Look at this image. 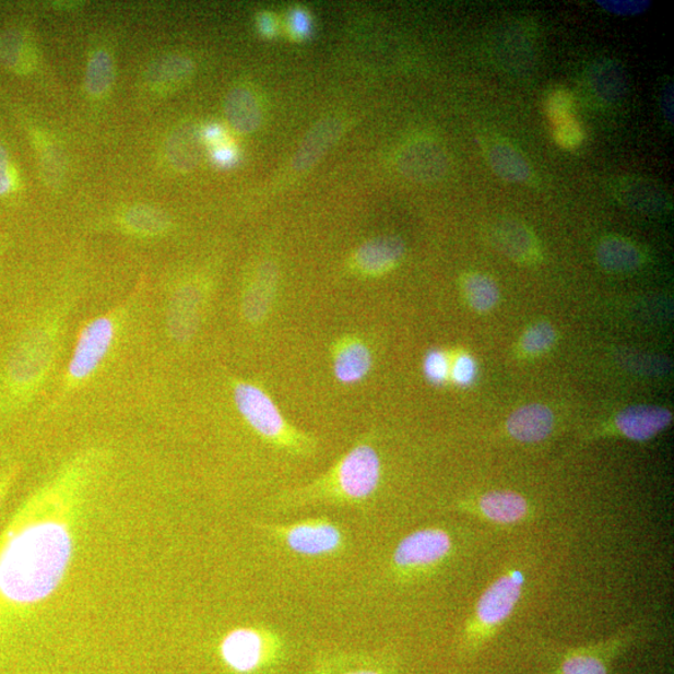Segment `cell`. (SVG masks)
<instances>
[{
	"label": "cell",
	"instance_id": "obj_30",
	"mask_svg": "<svg viewBox=\"0 0 674 674\" xmlns=\"http://www.w3.org/2000/svg\"><path fill=\"white\" fill-rule=\"evenodd\" d=\"M462 286L469 305L477 312L492 311L500 300L497 284L484 274L468 275L463 279Z\"/></svg>",
	"mask_w": 674,
	"mask_h": 674
},
{
	"label": "cell",
	"instance_id": "obj_36",
	"mask_svg": "<svg viewBox=\"0 0 674 674\" xmlns=\"http://www.w3.org/2000/svg\"><path fill=\"white\" fill-rule=\"evenodd\" d=\"M477 378L475 358L468 354L454 357L451 363L450 379L461 388H469Z\"/></svg>",
	"mask_w": 674,
	"mask_h": 674
},
{
	"label": "cell",
	"instance_id": "obj_16",
	"mask_svg": "<svg viewBox=\"0 0 674 674\" xmlns=\"http://www.w3.org/2000/svg\"><path fill=\"white\" fill-rule=\"evenodd\" d=\"M221 654L227 667L239 673H250L265 658L264 637L253 628L233 629L221 643Z\"/></svg>",
	"mask_w": 674,
	"mask_h": 674
},
{
	"label": "cell",
	"instance_id": "obj_34",
	"mask_svg": "<svg viewBox=\"0 0 674 674\" xmlns=\"http://www.w3.org/2000/svg\"><path fill=\"white\" fill-rule=\"evenodd\" d=\"M584 137L580 122L576 121L572 117L555 125L554 138L556 143L558 146L566 149V151L579 149L584 142Z\"/></svg>",
	"mask_w": 674,
	"mask_h": 674
},
{
	"label": "cell",
	"instance_id": "obj_26",
	"mask_svg": "<svg viewBox=\"0 0 674 674\" xmlns=\"http://www.w3.org/2000/svg\"><path fill=\"white\" fill-rule=\"evenodd\" d=\"M120 224L131 234L155 238L170 230L172 218L164 210L151 205H135L121 215Z\"/></svg>",
	"mask_w": 674,
	"mask_h": 674
},
{
	"label": "cell",
	"instance_id": "obj_19",
	"mask_svg": "<svg viewBox=\"0 0 674 674\" xmlns=\"http://www.w3.org/2000/svg\"><path fill=\"white\" fill-rule=\"evenodd\" d=\"M373 367V354L369 346L357 338L340 340L332 354V369L338 381L345 385L360 382L369 375Z\"/></svg>",
	"mask_w": 674,
	"mask_h": 674
},
{
	"label": "cell",
	"instance_id": "obj_21",
	"mask_svg": "<svg viewBox=\"0 0 674 674\" xmlns=\"http://www.w3.org/2000/svg\"><path fill=\"white\" fill-rule=\"evenodd\" d=\"M204 144L199 127L194 122H186L175 129L166 142V157L174 169L192 172L203 157Z\"/></svg>",
	"mask_w": 674,
	"mask_h": 674
},
{
	"label": "cell",
	"instance_id": "obj_25",
	"mask_svg": "<svg viewBox=\"0 0 674 674\" xmlns=\"http://www.w3.org/2000/svg\"><path fill=\"white\" fill-rule=\"evenodd\" d=\"M489 166L507 182H524L531 178L532 170L524 156L505 140H495L486 149Z\"/></svg>",
	"mask_w": 674,
	"mask_h": 674
},
{
	"label": "cell",
	"instance_id": "obj_5",
	"mask_svg": "<svg viewBox=\"0 0 674 674\" xmlns=\"http://www.w3.org/2000/svg\"><path fill=\"white\" fill-rule=\"evenodd\" d=\"M527 584L521 568H509L481 594L463 632V649L469 653L483 649L500 631L518 607Z\"/></svg>",
	"mask_w": 674,
	"mask_h": 674
},
{
	"label": "cell",
	"instance_id": "obj_3",
	"mask_svg": "<svg viewBox=\"0 0 674 674\" xmlns=\"http://www.w3.org/2000/svg\"><path fill=\"white\" fill-rule=\"evenodd\" d=\"M129 309L128 300L114 306L111 310L87 321L79 331L57 401L72 395L99 371L117 343Z\"/></svg>",
	"mask_w": 674,
	"mask_h": 674
},
{
	"label": "cell",
	"instance_id": "obj_35",
	"mask_svg": "<svg viewBox=\"0 0 674 674\" xmlns=\"http://www.w3.org/2000/svg\"><path fill=\"white\" fill-rule=\"evenodd\" d=\"M574 96L566 90H556L551 92L546 99V111L551 120L556 122L566 120L572 117Z\"/></svg>",
	"mask_w": 674,
	"mask_h": 674
},
{
	"label": "cell",
	"instance_id": "obj_10",
	"mask_svg": "<svg viewBox=\"0 0 674 674\" xmlns=\"http://www.w3.org/2000/svg\"><path fill=\"white\" fill-rule=\"evenodd\" d=\"M274 530L288 549L303 556L332 555L344 544L343 532L329 520H306Z\"/></svg>",
	"mask_w": 674,
	"mask_h": 674
},
{
	"label": "cell",
	"instance_id": "obj_29",
	"mask_svg": "<svg viewBox=\"0 0 674 674\" xmlns=\"http://www.w3.org/2000/svg\"><path fill=\"white\" fill-rule=\"evenodd\" d=\"M35 63L34 51L23 33L5 31L0 33V64L16 73H26Z\"/></svg>",
	"mask_w": 674,
	"mask_h": 674
},
{
	"label": "cell",
	"instance_id": "obj_11",
	"mask_svg": "<svg viewBox=\"0 0 674 674\" xmlns=\"http://www.w3.org/2000/svg\"><path fill=\"white\" fill-rule=\"evenodd\" d=\"M397 165L405 178L416 182L441 180L450 168L445 149L433 140H416L401 149Z\"/></svg>",
	"mask_w": 674,
	"mask_h": 674
},
{
	"label": "cell",
	"instance_id": "obj_33",
	"mask_svg": "<svg viewBox=\"0 0 674 674\" xmlns=\"http://www.w3.org/2000/svg\"><path fill=\"white\" fill-rule=\"evenodd\" d=\"M450 356L442 350H431L425 356L424 374L428 382L436 385V387H442L450 379Z\"/></svg>",
	"mask_w": 674,
	"mask_h": 674
},
{
	"label": "cell",
	"instance_id": "obj_15",
	"mask_svg": "<svg viewBox=\"0 0 674 674\" xmlns=\"http://www.w3.org/2000/svg\"><path fill=\"white\" fill-rule=\"evenodd\" d=\"M673 422L669 409L650 405L627 407L616 416L615 426L620 436L635 442H646L667 430Z\"/></svg>",
	"mask_w": 674,
	"mask_h": 674
},
{
	"label": "cell",
	"instance_id": "obj_20",
	"mask_svg": "<svg viewBox=\"0 0 674 674\" xmlns=\"http://www.w3.org/2000/svg\"><path fill=\"white\" fill-rule=\"evenodd\" d=\"M555 427V415L545 405L520 407L507 419L506 430L516 441L536 444L547 439Z\"/></svg>",
	"mask_w": 674,
	"mask_h": 674
},
{
	"label": "cell",
	"instance_id": "obj_1",
	"mask_svg": "<svg viewBox=\"0 0 674 674\" xmlns=\"http://www.w3.org/2000/svg\"><path fill=\"white\" fill-rule=\"evenodd\" d=\"M83 452L25 498L0 533V647L52 596L74 547V518L99 466Z\"/></svg>",
	"mask_w": 674,
	"mask_h": 674
},
{
	"label": "cell",
	"instance_id": "obj_44",
	"mask_svg": "<svg viewBox=\"0 0 674 674\" xmlns=\"http://www.w3.org/2000/svg\"><path fill=\"white\" fill-rule=\"evenodd\" d=\"M661 109L663 113L664 119H666L670 125H673V85L667 84L663 87L661 95Z\"/></svg>",
	"mask_w": 674,
	"mask_h": 674
},
{
	"label": "cell",
	"instance_id": "obj_23",
	"mask_svg": "<svg viewBox=\"0 0 674 674\" xmlns=\"http://www.w3.org/2000/svg\"><path fill=\"white\" fill-rule=\"evenodd\" d=\"M599 265L608 273H631L642 265L643 256L631 240L623 236L603 239L596 252Z\"/></svg>",
	"mask_w": 674,
	"mask_h": 674
},
{
	"label": "cell",
	"instance_id": "obj_32",
	"mask_svg": "<svg viewBox=\"0 0 674 674\" xmlns=\"http://www.w3.org/2000/svg\"><path fill=\"white\" fill-rule=\"evenodd\" d=\"M556 341V331L547 322H539L524 332L521 347L524 354L537 356L548 352Z\"/></svg>",
	"mask_w": 674,
	"mask_h": 674
},
{
	"label": "cell",
	"instance_id": "obj_6",
	"mask_svg": "<svg viewBox=\"0 0 674 674\" xmlns=\"http://www.w3.org/2000/svg\"><path fill=\"white\" fill-rule=\"evenodd\" d=\"M233 399L245 422L262 439L283 449L299 451L309 448V440L286 423L273 399L258 385L235 381Z\"/></svg>",
	"mask_w": 674,
	"mask_h": 674
},
{
	"label": "cell",
	"instance_id": "obj_12",
	"mask_svg": "<svg viewBox=\"0 0 674 674\" xmlns=\"http://www.w3.org/2000/svg\"><path fill=\"white\" fill-rule=\"evenodd\" d=\"M462 510L498 527H515L527 522L532 511L528 498L511 489H495L481 495L474 504L462 506Z\"/></svg>",
	"mask_w": 674,
	"mask_h": 674
},
{
	"label": "cell",
	"instance_id": "obj_39",
	"mask_svg": "<svg viewBox=\"0 0 674 674\" xmlns=\"http://www.w3.org/2000/svg\"><path fill=\"white\" fill-rule=\"evenodd\" d=\"M598 4L606 12L620 16L642 14L651 7L650 2L642 0H600Z\"/></svg>",
	"mask_w": 674,
	"mask_h": 674
},
{
	"label": "cell",
	"instance_id": "obj_17",
	"mask_svg": "<svg viewBox=\"0 0 674 674\" xmlns=\"http://www.w3.org/2000/svg\"><path fill=\"white\" fill-rule=\"evenodd\" d=\"M405 256V244L397 236H380L366 241L352 259L358 274L381 276L395 269Z\"/></svg>",
	"mask_w": 674,
	"mask_h": 674
},
{
	"label": "cell",
	"instance_id": "obj_40",
	"mask_svg": "<svg viewBox=\"0 0 674 674\" xmlns=\"http://www.w3.org/2000/svg\"><path fill=\"white\" fill-rule=\"evenodd\" d=\"M13 189L11 162L7 147L0 143V197H5Z\"/></svg>",
	"mask_w": 674,
	"mask_h": 674
},
{
	"label": "cell",
	"instance_id": "obj_14",
	"mask_svg": "<svg viewBox=\"0 0 674 674\" xmlns=\"http://www.w3.org/2000/svg\"><path fill=\"white\" fill-rule=\"evenodd\" d=\"M279 270L274 262L264 261L253 271L244 287L241 312L250 326L264 322L277 291Z\"/></svg>",
	"mask_w": 674,
	"mask_h": 674
},
{
	"label": "cell",
	"instance_id": "obj_28",
	"mask_svg": "<svg viewBox=\"0 0 674 674\" xmlns=\"http://www.w3.org/2000/svg\"><path fill=\"white\" fill-rule=\"evenodd\" d=\"M194 73V63L188 57L168 56L157 59L149 67L146 72L147 82L157 90H175L187 83Z\"/></svg>",
	"mask_w": 674,
	"mask_h": 674
},
{
	"label": "cell",
	"instance_id": "obj_8",
	"mask_svg": "<svg viewBox=\"0 0 674 674\" xmlns=\"http://www.w3.org/2000/svg\"><path fill=\"white\" fill-rule=\"evenodd\" d=\"M209 285L203 279L186 280L175 286L166 304V331L175 344L186 345L197 335L205 310Z\"/></svg>",
	"mask_w": 674,
	"mask_h": 674
},
{
	"label": "cell",
	"instance_id": "obj_13",
	"mask_svg": "<svg viewBox=\"0 0 674 674\" xmlns=\"http://www.w3.org/2000/svg\"><path fill=\"white\" fill-rule=\"evenodd\" d=\"M611 192L620 204L647 214H660L671 209L672 201L669 191L660 182L627 175L611 184Z\"/></svg>",
	"mask_w": 674,
	"mask_h": 674
},
{
	"label": "cell",
	"instance_id": "obj_27",
	"mask_svg": "<svg viewBox=\"0 0 674 674\" xmlns=\"http://www.w3.org/2000/svg\"><path fill=\"white\" fill-rule=\"evenodd\" d=\"M589 81L592 92L606 103L619 100L627 92L624 69L614 60H601L592 66Z\"/></svg>",
	"mask_w": 674,
	"mask_h": 674
},
{
	"label": "cell",
	"instance_id": "obj_43",
	"mask_svg": "<svg viewBox=\"0 0 674 674\" xmlns=\"http://www.w3.org/2000/svg\"><path fill=\"white\" fill-rule=\"evenodd\" d=\"M16 477V470L9 469L0 471V507H2L7 495L11 492Z\"/></svg>",
	"mask_w": 674,
	"mask_h": 674
},
{
	"label": "cell",
	"instance_id": "obj_46",
	"mask_svg": "<svg viewBox=\"0 0 674 674\" xmlns=\"http://www.w3.org/2000/svg\"><path fill=\"white\" fill-rule=\"evenodd\" d=\"M345 674H381V673L378 671H373V670H360V671L347 672Z\"/></svg>",
	"mask_w": 674,
	"mask_h": 674
},
{
	"label": "cell",
	"instance_id": "obj_45",
	"mask_svg": "<svg viewBox=\"0 0 674 674\" xmlns=\"http://www.w3.org/2000/svg\"><path fill=\"white\" fill-rule=\"evenodd\" d=\"M223 135L224 130L217 125H210L201 130V137H203L204 143L213 144L214 146L221 144Z\"/></svg>",
	"mask_w": 674,
	"mask_h": 674
},
{
	"label": "cell",
	"instance_id": "obj_22",
	"mask_svg": "<svg viewBox=\"0 0 674 674\" xmlns=\"http://www.w3.org/2000/svg\"><path fill=\"white\" fill-rule=\"evenodd\" d=\"M495 240L507 257L522 264H530L540 259L536 239L527 226L512 221L501 222L495 227Z\"/></svg>",
	"mask_w": 674,
	"mask_h": 674
},
{
	"label": "cell",
	"instance_id": "obj_4",
	"mask_svg": "<svg viewBox=\"0 0 674 674\" xmlns=\"http://www.w3.org/2000/svg\"><path fill=\"white\" fill-rule=\"evenodd\" d=\"M382 466L378 451L369 444L350 450L334 469L317 484L306 487L305 501L326 498L344 502H362L370 498L381 483Z\"/></svg>",
	"mask_w": 674,
	"mask_h": 674
},
{
	"label": "cell",
	"instance_id": "obj_31",
	"mask_svg": "<svg viewBox=\"0 0 674 674\" xmlns=\"http://www.w3.org/2000/svg\"><path fill=\"white\" fill-rule=\"evenodd\" d=\"M114 61L108 51L96 50L87 61L85 90L93 96L108 93L114 83Z\"/></svg>",
	"mask_w": 674,
	"mask_h": 674
},
{
	"label": "cell",
	"instance_id": "obj_9",
	"mask_svg": "<svg viewBox=\"0 0 674 674\" xmlns=\"http://www.w3.org/2000/svg\"><path fill=\"white\" fill-rule=\"evenodd\" d=\"M453 549L449 532L428 528L416 530L399 542L392 563L402 572L415 574L439 566Z\"/></svg>",
	"mask_w": 674,
	"mask_h": 674
},
{
	"label": "cell",
	"instance_id": "obj_37",
	"mask_svg": "<svg viewBox=\"0 0 674 674\" xmlns=\"http://www.w3.org/2000/svg\"><path fill=\"white\" fill-rule=\"evenodd\" d=\"M287 29L291 37L296 42L308 38L312 29L311 16L308 11L301 7L291 9L287 15Z\"/></svg>",
	"mask_w": 674,
	"mask_h": 674
},
{
	"label": "cell",
	"instance_id": "obj_42",
	"mask_svg": "<svg viewBox=\"0 0 674 674\" xmlns=\"http://www.w3.org/2000/svg\"><path fill=\"white\" fill-rule=\"evenodd\" d=\"M212 159L215 165L230 166L236 161V152L229 145L218 144L212 153Z\"/></svg>",
	"mask_w": 674,
	"mask_h": 674
},
{
	"label": "cell",
	"instance_id": "obj_18",
	"mask_svg": "<svg viewBox=\"0 0 674 674\" xmlns=\"http://www.w3.org/2000/svg\"><path fill=\"white\" fill-rule=\"evenodd\" d=\"M344 129L345 122L340 118L321 119L309 130L300 146L297 147L292 161L293 170L299 174L309 172L343 135Z\"/></svg>",
	"mask_w": 674,
	"mask_h": 674
},
{
	"label": "cell",
	"instance_id": "obj_2",
	"mask_svg": "<svg viewBox=\"0 0 674 674\" xmlns=\"http://www.w3.org/2000/svg\"><path fill=\"white\" fill-rule=\"evenodd\" d=\"M69 305H55L17 339L0 371V413L29 404L46 383L63 338Z\"/></svg>",
	"mask_w": 674,
	"mask_h": 674
},
{
	"label": "cell",
	"instance_id": "obj_41",
	"mask_svg": "<svg viewBox=\"0 0 674 674\" xmlns=\"http://www.w3.org/2000/svg\"><path fill=\"white\" fill-rule=\"evenodd\" d=\"M259 32L267 38L275 37L277 33V20L273 13L261 12L258 14Z\"/></svg>",
	"mask_w": 674,
	"mask_h": 674
},
{
	"label": "cell",
	"instance_id": "obj_7",
	"mask_svg": "<svg viewBox=\"0 0 674 674\" xmlns=\"http://www.w3.org/2000/svg\"><path fill=\"white\" fill-rule=\"evenodd\" d=\"M641 635V625L624 629L593 645L570 647L556 653L553 674H610L612 662Z\"/></svg>",
	"mask_w": 674,
	"mask_h": 674
},
{
	"label": "cell",
	"instance_id": "obj_24",
	"mask_svg": "<svg viewBox=\"0 0 674 674\" xmlns=\"http://www.w3.org/2000/svg\"><path fill=\"white\" fill-rule=\"evenodd\" d=\"M224 109L227 121L239 134H251L261 126L260 105L256 96L245 87H234L226 95Z\"/></svg>",
	"mask_w": 674,
	"mask_h": 674
},
{
	"label": "cell",
	"instance_id": "obj_38",
	"mask_svg": "<svg viewBox=\"0 0 674 674\" xmlns=\"http://www.w3.org/2000/svg\"><path fill=\"white\" fill-rule=\"evenodd\" d=\"M40 157L43 172L46 174L48 182L59 181L64 165L63 155H61L59 149L52 144H47L43 147Z\"/></svg>",
	"mask_w": 674,
	"mask_h": 674
}]
</instances>
